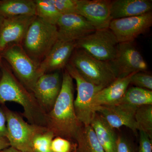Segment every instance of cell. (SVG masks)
Here are the masks:
<instances>
[{
	"instance_id": "6da1fadb",
	"label": "cell",
	"mask_w": 152,
	"mask_h": 152,
	"mask_svg": "<svg viewBox=\"0 0 152 152\" xmlns=\"http://www.w3.org/2000/svg\"><path fill=\"white\" fill-rule=\"evenodd\" d=\"M61 91L52 110L47 114L46 128L60 137L75 141L83 125L74 107L73 79L64 69Z\"/></svg>"
},
{
	"instance_id": "7a4b0ae2",
	"label": "cell",
	"mask_w": 152,
	"mask_h": 152,
	"mask_svg": "<svg viewBox=\"0 0 152 152\" xmlns=\"http://www.w3.org/2000/svg\"><path fill=\"white\" fill-rule=\"evenodd\" d=\"M14 102L23 109L24 116L31 124L46 127L47 113L32 93L15 76L10 69L2 63L0 79V103Z\"/></svg>"
},
{
	"instance_id": "3957f363",
	"label": "cell",
	"mask_w": 152,
	"mask_h": 152,
	"mask_svg": "<svg viewBox=\"0 0 152 152\" xmlns=\"http://www.w3.org/2000/svg\"><path fill=\"white\" fill-rule=\"evenodd\" d=\"M58 40L56 26L36 16L21 45L27 54L39 66Z\"/></svg>"
},
{
	"instance_id": "277c9868",
	"label": "cell",
	"mask_w": 152,
	"mask_h": 152,
	"mask_svg": "<svg viewBox=\"0 0 152 152\" xmlns=\"http://www.w3.org/2000/svg\"><path fill=\"white\" fill-rule=\"evenodd\" d=\"M69 63L87 81L98 86L105 88L117 78L110 62L98 60L82 49L76 48Z\"/></svg>"
},
{
	"instance_id": "5b68a950",
	"label": "cell",
	"mask_w": 152,
	"mask_h": 152,
	"mask_svg": "<svg viewBox=\"0 0 152 152\" xmlns=\"http://www.w3.org/2000/svg\"><path fill=\"white\" fill-rule=\"evenodd\" d=\"M10 66L11 70L19 81L32 93L40 77L38 66L25 52L21 45H15L0 53Z\"/></svg>"
},
{
	"instance_id": "8992f818",
	"label": "cell",
	"mask_w": 152,
	"mask_h": 152,
	"mask_svg": "<svg viewBox=\"0 0 152 152\" xmlns=\"http://www.w3.org/2000/svg\"><path fill=\"white\" fill-rule=\"evenodd\" d=\"M3 110L7 120V139L10 146L23 152H32L33 139L45 127L27 122L18 114L7 107Z\"/></svg>"
},
{
	"instance_id": "52a82bcc",
	"label": "cell",
	"mask_w": 152,
	"mask_h": 152,
	"mask_svg": "<svg viewBox=\"0 0 152 152\" xmlns=\"http://www.w3.org/2000/svg\"><path fill=\"white\" fill-rule=\"evenodd\" d=\"M119 43L110 29L96 30L76 41V48L82 49L100 61L111 62L116 57Z\"/></svg>"
},
{
	"instance_id": "ba28073f",
	"label": "cell",
	"mask_w": 152,
	"mask_h": 152,
	"mask_svg": "<svg viewBox=\"0 0 152 152\" xmlns=\"http://www.w3.org/2000/svg\"><path fill=\"white\" fill-rule=\"evenodd\" d=\"M65 69L77 84V97L74 104L77 118L83 126L90 125L96 113L93 105L94 97L103 88L88 82L69 63Z\"/></svg>"
},
{
	"instance_id": "9c48e42d",
	"label": "cell",
	"mask_w": 152,
	"mask_h": 152,
	"mask_svg": "<svg viewBox=\"0 0 152 152\" xmlns=\"http://www.w3.org/2000/svg\"><path fill=\"white\" fill-rule=\"evenodd\" d=\"M152 25V12L137 16L112 20L109 28L119 43L133 42Z\"/></svg>"
},
{
	"instance_id": "30bf717a",
	"label": "cell",
	"mask_w": 152,
	"mask_h": 152,
	"mask_svg": "<svg viewBox=\"0 0 152 152\" xmlns=\"http://www.w3.org/2000/svg\"><path fill=\"white\" fill-rule=\"evenodd\" d=\"M133 42L119 43L116 57L110 62L117 78L148 70V64Z\"/></svg>"
},
{
	"instance_id": "8fae6325",
	"label": "cell",
	"mask_w": 152,
	"mask_h": 152,
	"mask_svg": "<svg viewBox=\"0 0 152 152\" xmlns=\"http://www.w3.org/2000/svg\"><path fill=\"white\" fill-rule=\"evenodd\" d=\"M61 84L59 71L43 74L36 83L32 93L47 113L53 108L59 94Z\"/></svg>"
},
{
	"instance_id": "7c38bea8",
	"label": "cell",
	"mask_w": 152,
	"mask_h": 152,
	"mask_svg": "<svg viewBox=\"0 0 152 152\" xmlns=\"http://www.w3.org/2000/svg\"><path fill=\"white\" fill-rule=\"evenodd\" d=\"M109 0H77L79 15L96 30L108 28L112 20Z\"/></svg>"
},
{
	"instance_id": "4fadbf2b",
	"label": "cell",
	"mask_w": 152,
	"mask_h": 152,
	"mask_svg": "<svg viewBox=\"0 0 152 152\" xmlns=\"http://www.w3.org/2000/svg\"><path fill=\"white\" fill-rule=\"evenodd\" d=\"M56 26L58 40L65 42H76L96 30L86 19L77 14L62 15Z\"/></svg>"
},
{
	"instance_id": "5bb4252c",
	"label": "cell",
	"mask_w": 152,
	"mask_h": 152,
	"mask_svg": "<svg viewBox=\"0 0 152 152\" xmlns=\"http://www.w3.org/2000/svg\"><path fill=\"white\" fill-rule=\"evenodd\" d=\"M36 16L4 18L0 31V53L15 45H22L27 31Z\"/></svg>"
},
{
	"instance_id": "9a60e30c",
	"label": "cell",
	"mask_w": 152,
	"mask_h": 152,
	"mask_svg": "<svg viewBox=\"0 0 152 152\" xmlns=\"http://www.w3.org/2000/svg\"><path fill=\"white\" fill-rule=\"evenodd\" d=\"M137 108L126 104H119L100 106L96 108L95 111L102 117L114 129L125 126L136 134L138 129L135 115Z\"/></svg>"
},
{
	"instance_id": "2e32d148",
	"label": "cell",
	"mask_w": 152,
	"mask_h": 152,
	"mask_svg": "<svg viewBox=\"0 0 152 152\" xmlns=\"http://www.w3.org/2000/svg\"><path fill=\"white\" fill-rule=\"evenodd\" d=\"M76 48V42L58 40L46 57L38 66L41 75L64 69Z\"/></svg>"
},
{
	"instance_id": "e0dca14e",
	"label": "cell",
	"mask_w": 152,
	"mask_h": 152,
	"mask_svg": "<svg viewBox=\"0 0 152 152\" xmlns=\"http://www.w3.org/2000/svg\"><path fill=\"white\" fill-rule=\"evenodd\" d=\"M134 73L123 77L117 78L110 85L99 91L93 99L94 111L96 108L100 106L114 105L120 104L129 85L130 84L131 77Z\"/></svg>"
},
{
	"instance_id": "ac0fdd59",
	"label": "cell",
	"mask_w": 152,
	"mask_h": 152,
	"mask_svg": "<svg viewBox=\"0 0 152 152\" xmlns=\"http://www.w3.org/2000/svg\"><path fill=\"white\" fill-rule=\"evenodd\" d=\"M152 1L150 0H114L110 4L113 20L137 16L151 12Z\"/></svg>"
},
{
	"instance_id": "d6986e66",
	"label": "cell",
	"mask_w": 152,
	"mask_h": 152,
	"mask_svg": "<svg viewBox=\"0 0 152 152\" xmlns=\"http://www.w3.org/2000/svg\"><path fill=\"white\" fill-rule=\"evenodd\" d=\"M90 125L104 152H117V138L115 129L97 113H95Z\"/></svg>"
},
{
	"instance_id": "ffe728a7",
	"label": "cell",
	"mask_w": 152,
	"mask_h": 152,
	"mask_svg": "<svg viewBox=\"0 0 152 152\" xmlns=\"http://www.w3.org/2000/svg\"><path fill=\"white\" fill-rule=\"evenodd\" d=\"M36 15L34 0H0V15L4 18Z\"/></svg>"
},
{
	"instance_id": "44dd1931",
	"label": "cell",
	"mask_w": 152,
	"mask_h": 152,
	"mask_svg": "<svg viewBox=\"0 0 152 152\" xmlns=\"http://www.w3.org/2000/svg\"><path fill=\"white\" fill-rule=\"evenodd\" d=\"M75 142L77 146L74 152H104L91 125L82 126Z\"/></svg>"
},
{
	"instance_id": "7402d4cb",
	"label": "cell",
	"mask_w": 152,
	"mask_h": 152,
	"mask_svg": "<svg viewBox=\"0 0 152 152\" xmlns=\"http://www.w3.org/2000/svg\"><path fill=\"white\" fill-rule=\"evenodd\" d=\"M120 104L134 107L152 105V91L137 87L128 88Z\"/></svg>"
},
{
	"instance_id": "603a6c76",
	"label": "cell",
	"mask_w": 152,
	"mask_h": 152,
	"mask_svg": "<svg viewBox=\"0 0 152 152\" xmlns=\"http://www.w3.org/2000/svg\"><path fill=\"white\" fill-rule=\"evenodd\" d=\"M34 1L36 16L49 23L56 26L62 15L57 10L52 0H34Z\"/></svg>"
},
{
	"instance_id": "cb8c5ba5",
	"label": "cell",
	"mask_w": 152,
	"mask_h": 152,
	"mask_svg": "<svg viewBox=\"0 0 152 152\" xmlns=\"http://www.w3.org/2000/svg\"><path fill=\"white\" fill-rule=\"evenodd\" d=\"M135 118L138 130L144 132L152 139V105L138 107Z\"/></svg>"
},
{
	"instance_id": "d4e9b609",
	"label": "cell",
	"mask_w": 152,
	"mask_h": 152,
	"mask_svg": "<svg viewBox=\"0 0 152 152\" xmlns=\"http://www.w3.org/2000/svg\"><path fill=\"white\" fill-rule=\"evenodd\" d=\"M55 136L53 133L45 127L39 133L32 142V152H52L51 146Z\"/></svg>"
},
{
	"instance_id": "484cf974",
	"label": "cell",
	"mask_w": 152,
	"mask_h": 152,
	"mask_svg": "<svg viewBox=\"0 0 152 152\" xmlns=\"http://www.w3.org/2000/svg\"><path fill=\"white\" fill-rule=\"evenodd\" d=\"M130 84L138 88L152 91V76L145 72L134 73L131 77Z\"/></svg>"
},
{
	"instance_id": "4316f807",
	"label": "cell",
	"mask_w": 152,
	"mask_h": 152,
	"mask_svg": "<svg viewBox=\"0 0 152 152\" xmlns=\"http://www.w3.org/2000/svg\"><path fill=\"white\" fill-rule=\"evenodd\" d=\"M57 10L62 15H79L77 0H52Z\"/></svg>"
},
{
	"instance_id": "83f0119b",
	"label": "cell",
	"mask_w": 152,
	"mask_h": 152,
	"mask_svg": "<svg viewBox=\"0 0 152 152\" xmlns=\"http://www.w3.org/2000/svg\"><path fill=\"white\" fill-rule=\"evenodd\" d=\"M51 148L52 152H71L72 145L69 140L56 137L52 140Z\"/></svg>"
},
{
	"instance_id": "f1b7e54d",
	"label": "cell",
	"mask_w": 152,
	"mask_h": 152,
	"mask_svg": "<svg viewBox=\"0 0 152 152\" xmlns=\"http://www.w3.org/2000/svg\"><path fill=\"white\" fill-rule=\"evenodd\" d=\"M139 146L136 152H152V140L144 132L139 131Z\"/></svg>"
},
{
	"instance_id": "f546056e",
	"label": "cell",
	"mask_w": 152,
	"mask_h": 152,
	"mask_svg": "<svg viewBox=\"0 0 152 152\" xmlns=\"http://www.w3.org/2000/svg\"><path fill=\"white\" fill-rule=\"evenodd\" d=\"M134 146L126 138L118 136L117 138V152H136Z\"/></svg>"
},
{
	"instance_id": "4dcf8cb0",
	"label": "cell",
	"mask_w": 152,
	"mask_h": 152,
	"mask_svg": "<svg viewBox=\"0 0 152 152\" xmlns=\"http://www.w3.org/2000/svg\"><path fill=\"white\" fill-rule=\"evenodd\" d=\"M7 120L3 109L0 106V139L7 138Z\"/></svg>"
},
{
	"instance_id": "1f68e13d",
	"label": "cell",
	"mask_w": 152,
	"mask_h": 152,
	"mask_svg": "<svg viewBox=\"0 0 152 152\" xmlns=\"http://www.w3.org/2000/svg\"><path fill=\"white\" fill-rule=\"evenodd\" d=\"M10 146V143L7 138L0 139V151Z\"/></svg>"
},
{
	"instance_id": "d6a6232c",
	"label": "cell",
	"mask_w": 152,
	"mask_h": 152,
	"mask_svg": "<svg viewBox=\"0 0 152 152\" xmlns=\"http://www.w3.org/2000/svg\"><path fill=\"white\" fill-rule=\"evenodd\" d=\"M0 152H23L19 151V150L13 148V147L10 146L7 148L2 150L0 151Z\"/></svg>"
},
{
	"instance_id": "836d02e7",
	"label": "cell",
	"mask_w": 152,
	"mask_h": 152,
	"mask_svg": "<svg viewBox=\"0 0 152 152\" xmlns=\"http://www.w3.org/2000/svg\"><path fill=\"white\" fill-rule=\"evenodd\" d=\"M4 20V18L0 15V31H1V28L2 26Z\"/></svg>"
},
{
	"instance_id": "e575fe53",
	"label": "cell",
	"mask_w": 152,
	"mask_h": 152,
	"mask_svg": "<svg viewBox=\"0 0 152 152\" xmlns=\"http://www.w3.org/2000/svg\"><path fill=\"white\" fill-rule=\"evenodd\" d=\"M2 58L0 56V73H1L2 66ZM0 78V79H1Z\"/></svg>"
}]
</instances>
